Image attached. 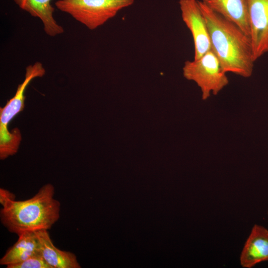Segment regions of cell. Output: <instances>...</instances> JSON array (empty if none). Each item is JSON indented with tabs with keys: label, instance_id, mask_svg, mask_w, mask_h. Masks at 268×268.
<instances>
[{
	"label": "cell",
	"instance_id": "obj_1",
	"mask_svg": "<svg viewBox=\"0 0 268 268\" xmlns=\"http://www.w3.org/2000/svg\"><path fill=\"white\" fill-rule=\"evenodd\" d=\"M198 2L208 29L211 49L223 71L250 77L255 62L250 37L201 1Z\"/></svg>",
	"mask_w": 268,
	"mask_h": 268
},
{
	"label": "cell",
	"instance_id": "obj_8",
	"mask_svg": "<svg viewBox=\"0 0 268 268\" xmlns=\"http://www.w3.org/2000/svg\"><path fill=\"white\" fill-rule=\"evenodd\" d=\"M268 261V230L255 224L240 256V263L244 268H252L257 264Z\"/></svg>",
	"mask_w": 268,
	"mask_h": 268
},
{
	"label": "cell",
	"instance_id": "obj_5",
	"mask_svg": "<svg viewBox=\"0 0 268 268\" xmlns=\"http://www.w3.org/2000/svg\"><path fill=\"white\" fill-rule=\"evenodd\" d=\"M184 77L200 88L201 98L207 100L211 94L217 95L229 83L219 61L211 49L200 59L187 61L183 67Z\"/></svg>",
	"mask_w": 268,
	"mask_h": 268
},
{
	"label": "cell",
	"instance_id": "obj_14",
	"mask_svg": "<svg viewBox=\"0 0 268 268\" xmlns=\"http://www.w3.org/2000/svg\"><path fill=\"white\" fill-rule=\"evenodd\" d=\"M14 194L10 191L3 189H0V203L2 207L6 205L9 202L15 200Z\"/></svg>",
	"mask_w": 268,
	"mask_h": 268
},
{
	"label": "cell",
	"instance_id": "obj_3",
	"mask_svg": "<svg viewBox=\"0 0 268 268\" xmlns=\"http://www.w3.org/2000/svg\"><path fill=\"white\" fill-rule=\"evenodd\" d=\"M46 73L43 64L36 62L26 67L25 78L17 86L14 96L0 109V158L3 160L15 154L18 151L22 139L19 130L16 128L9 132L8 125L12 119L24 107L25 90L30 82L35 78L41 77Z\"/></svg>",
	"mask_w": 268,
	"mask_h": 268
},
{
	"label": "cell",
	"instance_id": "obj_10",
	"mask_svg": "<svg viewBox=\"0 0 268 268\" xmlns=\"http://www.w3.org/2000/svg\"><path fill=\"white\" fill-rule=\"evenodd\" d=\"M22 10L32 16L39 18L42 22L44 30L48 36L54 37L64 32L63 27L54 16L55 8L52 0H13Z\"/></svg>",
	"mask_w": 268,
	"mask_h": 268
},
{
	"label": "cell",
	"instance_id": "obj_4",
	"mask_svg": "<svg viewBox=\"0 0 268 268\" xmlns=\"http://www.w3.org/2000/svg\"><path fill=\"white\" fill-rule=\"evenodd\" d=\"M134 0H58L56 7L93 30L115 17Z\"/></svg>",
	"mask_w": 268,
	"mask_h": 268
},
{
	"label": "cell",
	"instance_id": "obj_9",
	"mask_svg": "<svg viewBox=\"0 0 268 268\" xmlns=\"http://www.w3.org/2000/svg\"><path fill=\"white\" fill-rule=\"evenodd\" d=\"M201 1L236 25L250 37L248 0H201Z\"/></svg>",
	"mask_w": 268,
	"mask_h": 268
},
{
	"label": "cell",
	"instance_id": "obj_13",
	"mask_svg": "<svg viewBox=\"0 0 268 268\" xmlns=\"http://www.w3.org/2000/svg\"><path fill=\"white\" fill-rule=\"evenodd\" d=\"M7 268H51L44 259L40 252L25 260L9 266Z\"/></svg>",
	"mask_w": 268,
	"mask_h": 268
},
{
	"label": "cell",
	"instance_id": "obj_11",
	"mask_svg": "<svg viewBox=\"0 0 268 268\" xmlns=\"http://www.w3.org/2000/svg\"><path fill=\"white\" fill-rule=\"evenodd\" d=\"M40 244L41 255L51 268H80L76 256L60 250L53 244L48 230L35 231Z\"/></svg>",
	"mask_w": 268,
	"mask_h": 268
},
{
	"label": "cell",
	"instance_id": "obj_6",
	"mask_svg": "<svg viewBox=\"0 0 268 268\" xmlns=\"http://www.w3.org/2000/svg\"><path fill=\"white\" fill-rule=\"evenodd\" d=\"M183 21L191 32L194 44V59L198 60L211 49L208 29L197 0H180Z\"/></svg>",
	"mask_w": 268,
	"mask_h": 268
},
{
	"label": "cell",
	"instance_id": "obj_15",
	"mask_svg": "<svg viewBox=\"0 0 268 268\" xmlns=\"http://www.w3.org/2000/svg\"></svg>",
	"mask_w": 268,
	"mask_h": 268
},
{
	"label": "cell",
	"instance_id": "obj_12",
	"mask_svg": "<svg viewBox=\"0 0 268 268\" xmlns=\"http://www.w3.org/2000/svg\"><path fill=\"white\" fill-rule=\"evenodd\" d=\"M40 252L39 241L35 232H25L18 235L17 241L0 259V264L7 268Z\"/></svg>",
	"mask_w": 268,
	"mask_h": 268
},
{
	"label": "cell",
	"instance_id": "obj_7",
	"mask_svg": "<svg viewBox=\"0 0 268 268\" xmlns=\"http://www.w3.org/2000/svg\"><path fill=\"white\" fill-rule=\"evenodd\" d=\"M250 38L255 62L268 53V0H248Z\"/></svg>",
	"mask_w": 268,
	"mask_h": 268
},
{
	"label": "cell",
	"instance_id": "obj_2",
	"mask_svg": "<svg viewBox=\"0 0 268 268\" xmlns=\"http://www.w3.org/2000/svg\"><path fill=\"white\" fill-rule=\"evenodd\" d=\"M54 195V186L48 183L29 199L9 202L0 209L1 223L18 236L27 231L51 229L60 217L61 208Z\"/></svg>",
	"mask_w": 268,
	"mask_h": 268
}]
</instances>
